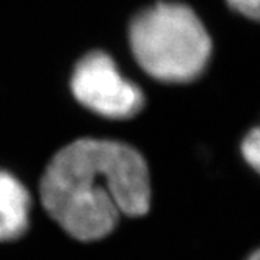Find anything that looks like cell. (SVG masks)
<instances>
[{"instance_id": "obj_4", "label": "cell", "mask_w": 260, "mask_h": 260, "mask_svg": "<svg viewBox=\"0 0 260 260\" xmlns=\"http://www.w3.org/2000/svg\"><path fill=\"white\" fill-rule=\"evenodd\" d=\"M31 196L25 185L0 170V241L22 237L30 224Z\"/></svg>"}, {"instance_id": "obj_3", "label": "cell", "mask_w": 260, "mask_h": 260, "mask_svg": "<svg viewBox=\"0 0 260 260\" xmlns=\"http://www.w3.org/2000/svg\"><path fill=\"white\" fill-rule=\"evenodd\" d=\"M71 91L79 104L108 119H130L146 105L141 88L125 79L104 50H91L77 61Z\"/></svg>"}, {"instance_id": "obj_7", "label": "cell", "mask_w": 260, "mask_h": 260, "mask_svg": "<svg viewBox=\"0 0 260 260\" xmlns=\"http://www.w3.org/2000/svg\"><path fill=\"white\" fill-rule=\"evenodd\" d=\"M248 260H260V254H258V251H254V252L251 254V257H249Z\"/></svg>"}, {"instance_id": "obj_6", "label": "cell", "mask_w": 260, "mask_h": 260, "mask_svg": "<svg viewBox=\"0 0 260 260\" xmlns=\"http://www.w3.org/2000/svg\"><path fill=\"white\" fill-rule=\"evenodd\" d=\"M226 4L234 13L243 16L245 19H251L254 22L258 21L260 16L258 0H226Z\"/></svg>"}, {"instance_id": "obj_5", "label": "cell", "mask_w": 260, "mask_h": 260, "mask_svg": "<svg viewBox=\"0 0 260 260\" xmlns=\"http://www.w3.org/2000/svg\"><path fill=\"white\" fill-rule=\"evenodd\" d=\"M241 155L245 161L251 165L255 171H258L260 166V132L254 127L246 134V137L241 141Z\"/></svg>"}, {"instance_id": "obj_2", "label": "cell", "mask_w": 260, "mask_h": 260, "mask_svg": "<svg viewBox=\"0 0 260 260\" xmlns=\"http://www.w3.org/2000/svg\"><path fill=\"white\" fill-rule=\"evenodd\" d=\"M128 47L138 66L163 83H190L206 72L212 36L199 14L183 2L161 0L128 24Z\"/></svg>"}, {"instance_id": "obj_1", "label": "cell", "mask_w": 260, "mask_h": 260, "mask_svg": "<svg viewBox=\"0 0 260 260\" xmlns=\"http://www.w3.org/2000/svg\"><path fill=\"white\" fill-rule=\"evenodd\" d=\"M40 198L68 235L96 241L113 232L121 216L149 212V168L125 143L80 138L52 157L41 177Z\"/></svg>"}]
</instances>
